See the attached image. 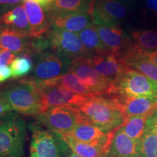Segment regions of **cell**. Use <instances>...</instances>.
<instances>
[{
    "label": "cell",
    "mask_w": 157,
    "mask_h": 157,
    "mask_svg": "<svg viewBox=\"0 0 157 157\" xmlns=\"http://www.w3.org/2000/svg\"><path fill=\"white\" fill-rule=\"evenodd\" d=\"M132 42L144 52L157 50V31L151 30H134L132 34Z\"/></svg>",
    "instance_id": "cell-26"
},
{
    "label": "cell",
    "mask_w": 157,
    "mask_h": 157,
    "mask_svg": "<svg viewBox=\"0 0 157 157\" xmlns=\"http://www.w3.org/2000/svg\"><path fill=\"white\" fill-rule=\"evenodd\" d=\"M12 76L14 78L24 76L32 68V62L28 55L23 54L16 57L11 63Z\"/></svg>",
    "instance_id": "cell-29"
},
{
    "label": "cell",
    "mask_w": 157,
    "mask_h": 157,
    "mask_svg": "<svg viewBox=\"0 0 157 157\" xmlns=\"http://www.w3.org/2000/svg\"><path fill=\"white\" fill-rule=\"evenodd\" d=\"M78 109L105 134L117 130L127 119L122 105L116 97L92 95Z\"/></svg>",
    "instance_id": "cell-1"
},
{
    "label": "cell",
    "mask_w": 157,
    "mask_h": 157,
    "mask_svg": "<svg viewBox=\"0 0 157 157\" xmlns=\"http://www.w3.org/2000/svg\"><path fill=\"white\" fill-rule=\"evenodd\" d=\"M24 7L18 6L2 17L0 23L6 28L30 35V26Z\"/></svg>",
    "instance_id": "cell-22"
},
{
    "label": "cell",
    "mask_w": 157,
    "mask_h": 157,
    "mask_svg": "<svg viewBox=\"0 0 157 157\" xmlns=\"http://www.w3.org/2000/svg\"><path fill=\"white\" fill-rule=\"evenodd\" d=\"M140 140L130 138L119 127L116 130L105 157H139Z\"/></svg>",
    "instance_id": "cell-19"
},
{
    "label": "cell",
    "mask_w": 157,
    "mask_h": 157,
    "mask_svg": "<svg viewBox=\"0 0 157 157\" xmlns=\"http://www.w3.org/2000/svg\"><path fill=\"white\" fill-rule=\"evenodd\" d=\"M13 111L10 105L6 102L3 98L0 95V118L5 117L7 113Z\"/></svg>",
    "instance_id": "cell-32"
},
{
    "label": "cell",
    "mask_w": 157,
    "mask_h": 157,
    "mask_svg": "<svg viewBox=\"0 0 157 157\" xmlns=\"http://www.w3.org/2000/svg\"><path fill=\"white\" fill-rule=\"evenodd\" d=\"M85 118L78 108L60 106L50 109L37 115V120L51 132L59 135L70 132Z\"/></svg>",
    "instance_id": "cell-5"
},
{
    "label": "cell",
    "mask_w": 157,
    "mask_h": 157,
    "mask_svg": "<svg viewBox=\"0 0 157 157\" xmlns=\"http://www.w3.org/2000/svg\"><path fill=\"white\" fill-rule=\"evenodd\" d=\"M21 0H0V4H11V5H13V4H16Z\"/></svg>",
    "instance_id": "cell-37"
},
{
    "label": "cell",
    "mask_w": 157,
    "mask_h": 157,
    "mask_svg": "<svg viewBox=\"0 0 157 157\" xmlns=\"http://www.w3.org/2000/svg\"><path fill=\"white\" fill-rule=\"evenodd\" d=\"M30 35L5 28L0 35V52L10 50L13 52L29 53Z\"/></svg>",
    "instance_id": "cell-20"
},
{
    "label": "cell",
    "mask_w": 157,
    "mask_h": 157,
    "mask_svg": "<svg viewBox=\"0 0 157 157\" xmlns=\"http://www.w3.org/2000/svg\"><path fill=\"white\" fill-rule=\"evenodd\" d=\"M115 132L116 130L105 134L85 117L81 122L77 124L74 128L66 135L83 143L103 144L112 140Z\"/></svg>",
    "instance_id": "cell-14"
},
{
    "label": "cell",
    "mask_w": 157,
    "mask_h": 157,
    "mask_svg": "<svg viewBox=\"0 0 157 157\" xmlns=\"http://www.w3.org/2000/svg\"><path fill=\"white\" fill-rule=\"evenodd\" d=\"M98 33L107 53L121 56L132 41L118 26L96 25Z\"/></svg>",
    "instance_id": "cell-13"
},
{
    "label": "cell",
    "mask_w": 157,
    "mask_h": 157,
    "mask_svg": "<svg viewBox=\"0 0 157 157\" xmlns=\"http://www.w3.org/2000/svg\"><path fill=\"white\" fill-rule=\"evenodd\" d=\"M30 157H68L71 151L60 135L38 125L31 127Z\"/></svg>",
    "instance_id": "cell-4"
},
{
    "label": "cell",
    "mask_w": 157,
    "mask_h": 157,
    "mask_svg": "<svg viewBox=\"0 0 157 157\" xmlns=\"http://www.w3.org/2000/svg\"><path fill=\"white\" fill-rule=\"evenodd\" d=\"M146 6L149 10L155 13L157 11V0H147Z\"/></svg>",
    "instance_id": "cell-34"
},
{
    "label": "cell",
    "mask_w": 157,
    "mask_h": 157,
    "mask_svg": "<svg viewBox=\"0 0 157 157\" xmlns=\"http://www.w3.org/2000/svg\"><path fill=\"white\" fill-rule=\"evenodd\" d=\"M12 76L11 69L6 66H0V82H2Z\"/></svg>",
    "instance_id": "cell-33"
},
{
    "label": "cell",
    "mask_w": 157,
    "mask_h": 157,
    "mask_svg": "<svg viewBox=\"0 0 157 157\" xmlns=\"http://www.w3.org/2000/svg\"><path fill=\"white\" fill-rule=\"evenodd\" d=\"M145 53L147 58L157 66V50L154 52H145Z\"/></svg>",
    "instance_id": "cell-35"
},
{
    "label": "cell",
    "mask_w": 157,
    "mask_h": 157,
    "mask_svg": "<svg viewBox=\"0 0 157 157\" xmlns=\"http://www.w3.org/2000/svg\"><path fill=\"white\" fill-rule=\"evenodd\" d=\"M47 33L50 48L55 52L74 59L90 57L78 35L65 29L52 28Z\"/></svg>",
    "instance_id": "cell-8"
},
{
    "label": "cell",
    "mask_w": 157,
    "mask_h": 157,
    "mask_svg": "<svg viewBox=\"0 0 157 157\" xmlns=\"http://www.w3.org/2000/svg\"><path fill=\"white\" fill-rule=\"evenodd\" d=\"M26 125L17 113L0 118V157H24Z\"/></svg>",
    "instance_id": "cell-3"
},
{
    "label": "cell",
    "mask_w": 157,
    "mask_h": 157,
    "mask_svg": "<svg viewBox=\"0 0 157 157\" xmlns=\"http://www.w3.org/2000/svg\"><path fill=\"white\" fill-rule=\"evenodd\" d=\"M48 84H55L64 87L73 93L79 94L82 95H93L90 93V90L81 80L71 72L63 74L59 77L52 80L43 82Z\"/></svg>",
    "instance_id": "cell-25"
},
{
    "label": "cell",
    "mask_w": 157,
    "mask_h": 157,
    "mask_svg": "<svg viewBox=\"0 0 157 157\" xmlns=\"http://www.w3.org/2000/svg\"><path fill=\"white\" fill-rule=\"evenodd\" d=\"M90 3L86 0H52L47 6L48 17L72 12L90 11Z\"/></svg>",
    "instance_id": "cell-23"
},
{
    "label": "cell",
    "mask_w": 157,
    "mask_h": 157,
    "mask_svg": "<svg viewBox=\"0 0 157 157\" xmlns=\"http://www.w3.org/2000/svg\"><path fill=\"white\" fill-rule=\"evenodd\" d=\"M139 157H157V135L147 127L140 140Z\"/></svg>",
    "instance_id": "cell-28"
},
{
    "label": "cell",
    "mask_w": 157,
    "mask_h": 157,
    "mask_svg": "<svg viewBox=\"0 0 157 157\" xmlns=\"http://www.w3.org/2000/svg\"><path fill=\"white\" fill-rule=\"evenodd\" d=\"M117 87V95L136 98L157 96L156 82L132 68L124 74Z\"/></svg>",
    "instance_id": "cell-9"
},
{
    "label": "cell",
    "mask_w": 157,
    "mask_h": 157,
    "mask_svg": "<svg viewBox=\"0 0 157 157\" xmlns=\"http://www.w3.org/2000/svg\"><path fill=\"white\" fill-rule=\"evenodd\" d=\"M84 48L90 57L107 53L106 50L102 43L95 24L90 25L78 34Z\"/></svg>",
    "instance_id": "cell-24"
},
{
    "label": "cell",
    "mask_w": 157,
    "mask_h": 157,
    "mask_svg": "<svg viewBox=\"0 0 157 157\" xmlns=\"http://www.w3.org/2000/svg\"><path fill=\"white\" fill-rule=\"evenodd\" d=\"M68 157H81V156H78L77 154H74V152L71 151V153H70V154H69V155H68Z\"/></svg>",
    "instance_id": "cell-38"
},
{
    "label": "cell",
    "mask_w": 157,
    "mask_h": 157,
    "mask_svg": "<svg viewBox=\"0 0 157 157\" xmlns=\"http://www.w3.org/2000/svg\"><path fill=\"white\" fill-rule=\"evenodd\" d=\"M60 136L71 151L81 157H105L112 141L111 140L103 144H91L81 142L66 134L60 135Z\"/></svg>",
    "instance_id": "cell-21"
},
{
    "label": "cell",
    "mask_w": 157,
    "mask_h": 157,
    "mask_svg": "<svg viewBox=\"0 0 157 157\" xmlns=\"http://www.w3.org/2000/svg\"><path fill=\"white\" fill-rule=\"evenodd\" d=\"M52 28L61 29L79 33L94 24L91 15L88 12H72L53 15L49 17Z\"/></svg>",
    "instance_id": "cell-16"
},
{
    "label": "cell",
    "mask_w": 157,
    "mask_h": 157,
    "mask_svg": "<svg viewBox=\"0 0 157 157\" xmlns=\"http://www.w3.org/2000/svg\"><path fill=\"white\" fill-rule=\"evenodd\" d=\"M72 60L54 52L42 53L34 67L35 82L52 80L69 72Z\"/></svg>",
    "instance_id": "cell-11"
},
{
    "label": "cell",
    "mask_w": 157,
    "mask_h": 157,
    "mask_svg": "<svg viewBox=\"0 0 157 157\" xmlns=\"http://www.w3.org/2000/svg\"><path fill=\"white\" fill-rule=\"evenodd\" d=\"M86 1H87V2H89V3H91V2H93V1H94V0H86Z\"/></svg>",
    "instance_id": "cell-39"
},
{
    "label": "cell",
    "mask_w": 157,
    "mask_h": 157,
    "mask_svg": "<svg viewBox=\"0 0 157 157\" xmlns=\"http://www.w3.org/2000/svg\"><path fill=\"white\" fill-rule=\"evenodd\" d=\"M149 117H128L122 126L121 130L133 140H140L146 129V122Z\"/></svg>",
    "instance_id": "cell-27"
},
{
    "label": "cell",
    "mask_w": 157,
    "mask_h": 157,
    "mask_svg": "<svg viewBox=\"0 0 157 157\" xmlns=\"http://www.w3.org/2000/svg\"><path fill=\"white\" fill-rule=\"evenodd\" d=\"M16 58L14 53L10 50H4L0 52V66H6L11 64Z\"/></svg>",
    "instance_id": "cell-30"
},
{
    "label": "cell",
    "mask_w": 157,
    "mask_h": 157,
    "mask_svg": "<svg viewBox=\"0 0 157 157\" xmlns=\"http://www.w3.org/2000/svg\"><path fill=\"white\" fill-rule=\"evenodd\" d=\"M0 95L13 111L25 115H39L42 111V98L35 81L21 80L7 86Z\"/></svg>",
    "instance_id": "cell-2"
},
{
    "label": "cell",
    "mask_w": 157,
    "mask_h": 157,
    "mask_svg": "<svg viewBox=\"0 0 157 157\" xmlns=\"http://www.w3.org/2000/svg\"><path fill=\"white\" fill-rule=\"evenodd\" d=\"M154 14H155V15H156V16H157V11L156 12V13H154Z\"/></svg>",
    "instance_id": "cell-41"
},
{
    "label": "cell",
    "mask_w": 157,
    "mask_h": 157,
    "mask_svg": "<svg viewBox=\"0 0 157 157\" xmlns=\"http://www.w3.org/2000/svg\"><path fill=\"white\" fill-rule=\"evenodd\" d=\"M89 13L93 23L101 26H117L127 16V8L119 0H94Z\"/></svg>",
    "instance_id": "cell-10"
},
{
    "label": "cell",
    "mask_w": 157,
    "mask_h": 157,
    "mask_svg": "<svg viewBox=\"0 0 157 157\" xmlns=\"http://www.w3.org/2000/svg\"><path fill=\"white\" fill-rule=\"evenodd\" d=\"M30 26V37H40L47 34L50 31L51 22L49 17L45 15L44 11L36 2L28 1L23 4Z\"/></svg>",
    "instance_id": "cell-18"
},
{
    "label": "cell",
    "mask_w": 157,
    "mask_h": 157,
    "mask_svg": "<svg viewBox=\"0 0 157 157\" xmlns=\"http://www.w3.org/2000/svg\"><path fill=\"white\" fill-rule=\"evenodd\" d=\"M146 127L154 132L157 135V111L148 118Z\"/></svg>",
    "instance_id": "cell-31"
},
{
    "label": "cell",
    "mask_w": 157,
    "mask_h": 157,
    "mask_svg": "<svg viewBox=\"0 0 157 157\" xmlns=\"http://www.w3.org/2000/svg\"><path fill=\"white\" fill-rule=\"evenodd\" d=\"M90 59L95 71L115 86L130 68L120 56L111 53L96 55Z\"/></svg>",
    "instance_id": "cell-12"
},
{
    "label": "cell",
    "mask_w": 157,
    "mask_h": 157,
    "mask_svg": "<svg viewBox=\"0 0 157 157\" xmlns=\"http://www.w3.org/2000/svg\"><path fill=\"white\" fill-rule=\"evenodd\" d=\"M29 1L38 2L40 3L41 5H42L44 7H46L52 2V0H29Z\"/></svg>",
    "instance_id": "cell-36"
},
{
    "label": "cell",
    "mask_w": 157,
    "mask_h": 157,
    "mask_svg": "<svg viewBox=\"0 0 157 157\" xmlns=\"http://www.w3.org/2000/svg\"><path fill=\"white\" fill-rule=\"evenodd\" d=\"M129 68L144 74L157 83V66L147 58L144 51L132 42L120 56Z\"/></svg>",
    "instance_id": "cell-15"
},
{
    "label": "cell",
    "mask_w": 157,
    "mask_h": 157,
    "mask_svg": "<svg viewBox=\"0 0 157 157\" xmlns=\"http://www.w3.org/2000/svg\"><path fill=\"white\" fill-rule=\"evenodd\" d=\"M70 72L75 74L87 86L93 95H118L117 86L100 76L94 69L90 57H81L72 60Z\"/></svg>",
    "instance_id": "cell-6"
},
{
    "label": "cell",
    "mask_w": 157,
    "mask_h": 157,
    "mask_svg": "<svg viewBox=\"0 0 157 157\" xmlns=\"http://www.w3.org/2000/svg\"><path fill=\"white\" fill-rule=\"evenodd\" d=\"M2 30H3V29H2V28H1V26H0V35H1V34H2Z\"/></svg>",
    "instance_id": "cell-40"
},
{
    "label": "cell",
    "mask_w": 157,
    "mask_h": 157,
    "mask_svg": "<svg viewBox=\"0 0 157 157\" xmlns=\"http://www.w3.org/2000/svg\"><path fill=\"white\" fill-rule=\"evenodd\" d=\"M127 118L132 117H150L157 111L156 97L136 98L117 95Z\"/></svg>",
    "instance_id": "cell-17"
},
{
    "label": "cell",
    "mask_w": 157,
    "mask_h": 157,
    "mask_svg": "<svg viewBox=\"0 0 157 157\" xmlns=\"http://www.w3.org/2000/svg\"><path fill=\"white\" fill-rule=\"evenodd\" d=\"M35 82L42 93V113L55 107L79 108L92 96L79 95L55 84H48L43 82Z\"/></svg>",
    "instance_id": "cell-7"
}]
</instances>
